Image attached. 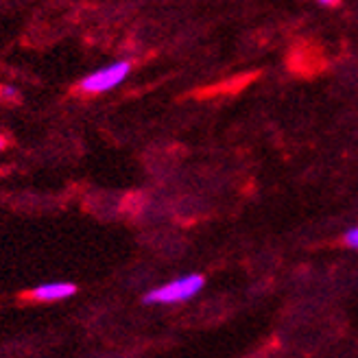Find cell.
Returning a JSON list of instances; mask_svg holds the SVG:
<instances>
[{"label": "cell", "instance_id": "cell-1", "mask_svg": "<svg viewBox=\"0 0 358 358\" xmlns=\"http://www.w3.org/2000/svg\"><path fill=\"white\" fill-rule=\"evenodd\" d=\"M131 70L129 62H116L110 66H103L94 73H90L87 77H83L79 81V90L83 94H103V92H110L116 85H120L124 79H127Z\"/></svg>", "mask_w": 358, "mask_h": 358}, {"label": "cell", "instance_id": "cell-2", "mask_svg": "<svg viewBox=\"0 0 358 358\" xmlns=\"http://www.w3.org/2000/svg\"><path fill=\"white\" fill-rule=\"evenodd\" d=\"M203 289V278L201 275H186L173 280L159 289L151 291L145 295L147 303H177V301H186L190 297H194Z\"/></svg>", "mask_w": 358, "mask_h": 358}, {"label": "cell", "instance_id": "cell-3", "mask_svg": "<svg viewBox=\"0 0 358 358\" xmlns=\"http://www.w3.org/2000/svg\"><path fill=\"white\" fill-rule=\"evenodd\" d=\"M77 293V286L75 284H68V282H50V284H42L38 289L31 291L33 299H40V301H59L66 299L70 295Z\"/></svg>", "mask_w": 358, "mask_h": 358}, {"label": "cell", "instance_id": "cell-4", "mask_svg": "<svg viewBox=\"0 0 358 358\" xmlns=\"http://www.w3.org/2000/svg\"><path fill=\"white\" fill-rule=\"evenodd\" d=\"M345 245L352 247V249H358V227L348 229V234H345Z\"/></svg>", "mask_w": 358, "mask_h": 358}, {"label": "cell", "instance_id": "cell-5", "mask_svg": "<svg viewBox=\"0 0 358 358\" xmlns=\"http://www.w3.org/2000/svg\"><path fill=\"white\" fill-rule=\"evenodd\" d=\"M319 3H321V5H334L336 0H319Z\"/></svg>", "mask_w": 358, "mask_h": 358}, {"label": "cell", "instance_id": "cell-6", "mask_svg": "<svg viewBox=\"0 0 358 358\" xmlns=\"http://www.w3.org/2000/svg\"><path fill=\"white\" fill-rule=\"evenodd\" d=\"M5 149V140H3V136H0V151Z\"/></svg>", "mask_w": 358, "mask_h": 358}]
</instances>
